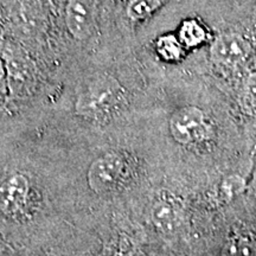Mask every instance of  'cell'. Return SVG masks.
<instances>
[{
	"instance_id": "5b68a950",
	"label": "cell",
	"mask_w": 256,
	"mask_h": 256,
	"mask_svg": "<svg viewBox=\"0 0 256 256\" xmlns=\"http://www.w3.org/2000/svg\"><path fill=\"white\" fill-rule=\"evenodd\" d=\"M66 24L69 34L78 40L92 36L95 28V10L92 0H68L66 6Z\"/></svg>"
},
{
	"instance_id": "4fadbf2b",
	"label": "cell",
	"mask_w": 256,
	"mask_h": 256,
	"mask_svg": "<svg viewBox=\"0 0 256 256\" xmlns=\"http://www.w3.org/2000/svg\"><path fill=\"white\" fill-rule=\"evenodd\" d=\"M243 188V182L238 177H230L224 180L222 184V192L228 197H232L238 194Z\"/></svg>"
},
{
	"instance_id": "ba28073f",
	"label": "cell",
	"mask_w": 256,
	"mask_h": 256,
	"mask_svg": "<svg viewBox=\"0 0 256 256\" xmlns=\"http://www.w3.org/2000/svg\"><path fill=\"white\" fill-rule=\"evenodd\" d=\"M223 256H256V242L247 232L230 236L224 244Z\"/></svg>"
},
{
	"instance_id": "3957f363",
	"label": "cell",
	"mask_w": 256,
	"mask_h": 256,
	"mask_svg": "<svg viewBox=\"0 0 256 256\" xmlns=\"http://www.w3.org/2000/svg\"><path fill=\"white\" fill-rule=\"evenodd\" d=\"M124 162L118 153L110 152L98 156L92 162L88 170V185L96 194L113 191L122 180Z\"/></svg>"
},
{
	"instance_id": "8fae6325",
	"label": "cell",
	"mask_w": 256,
	"mask_h": 256,
	"mask_svg": "<svg viewBox=\"0 0 256 256\" xmlns=\"http://www.w3.org/2000/svg\"><path fill=\"white\" fill-rule=\"evenodd\" d=\"M165 0H130L127 6V14L132 20H142L156 11Z\"/></svg>"
},
{
	"instance_id": "30bf717a",
	"label": "cell",
	"mask_w": 256,
	"mask_h": 256,
	"mask_svg": "<svg viewBox=\"0 0 256 256\" xmlns=\"http://www.w3.org/2000/svg\"><path fill=\"white\" fill-rule=\"evenodd\" d=\"M8 68V82L11 84L12 90L16 92H22L26 87V82L28 81L30 69L28 63L20 58V57H14V60L10 62Z\"/></svg>"
},
{
	"instance_id": "8992f818",
	"label": "cell",
	"mask_w": 256,
	"mask_h": 256,
	"mask_svg": "<svg viewBox=\"0 0 256 256\" xmlns=\"http://www.w3.org/2000/svg\"><path fill=\"white\" fill-rule=\"evenodd\" d=\"M30 183L22 174H11L0 183V210L14 216L23 210L28 200Z\"/></svg>"
},
{
	"instance_id": "7c38bea8",
	"label": "cell",
	"mask_w": 256,
	"mask_h": 256,
	"mask_svg": "<svg viewBox=\"0 0 256 256\" xmlns=\"http://www.w3.org/2000/svg\"><path fill=\"white\" fill-rule=\"evenodd\" d=\"M156 51L164 60L174 62L183 55V44L174 36H162L156 42Z\"/></svg>"
},
{
	"instance_id": "5bb4252c",
	"label": "cell",
	"mask_w": 256,
	"mask_h": 256,
	"mask_svg": "<svg viewBox=\"0 0 256 256\" xmlns=\"http://www.w3.org/2000/svg\"><path fill=\"white\" fill-rule=\"evenodd\" d=\"M246 94L256 104V72L249 74L246 80Z\"/></svg>"
},
{
	"instance_id": "7a4b0ae2",
	"label": "cell",
	"mask_w": 256,
	"mask_h": 256,
	"mask_svg": "<svg viewBox=\"0 0 256 256\" xmlns=\"http://www.w3.org/2000/svg\"><path fill=\"white\" fill-rule=\"evenodd\" d=\"M170 132L176 142L183 145L203 142L210 134L206 113L194 106L183 107L170 119Z\"/></svg>"
},
{
	"instance_id": "9a60e30c",
	"label": "cell",
	"mask_w": 256,
	"mask_h": 256,
	"mask_svg": "<svg viewBox=\"0 0 256 256\" xmlns=\"http://www.w3.org/2000/svg\"><path fill=\"white\" fill-rule=\"evenodd\" d=\"M5 250H6V244L4 243V241L0 238V255H2Z\"/></svg>"
},
{
	"instance_id": "52a82bcc",
	"label": "cell",
	"mask_w": 256,
	"mask_h": 256,
	"mask_svg": "<svg viewBox=\"0 0 256 256\" xmlns=\"http://www.w3.org/2000/svg\"><path fill=\"white\" fill-rule=\"evenodd\" d=\"M151 218L160 232H174L180 226V206L172 200H158L152 206Z\"/></svg>"
},
{
	"instance_id": "6da1fadb",
	"label": "cell",
	"mask_w": 256,
	"mask_h": 256,
	"mask_svg": "<svg viewBox=\"0 0 256 256\" xmlns=\"http://www.w3.org/2000/svg\"><path fill=\"white\" fill-rule=\"evenodd\" d=\"M122 101L124 88L120 83L110 75H100L82 89L75 110L87 119L100 120L113 113Z\"/></svg>"
},
{
	"instance_id": "277c9868",
	"label": "cell",
	"mask_w": 256,
	"mask_h": 256,
	"mask_svg": "<svg viewBox=\"0 0 256 256\" xmlns=\"http://www.w3.org/2000/svg\"><path fill=\"white\" fill-rule=\"evenodd\" d=\"M252 52L250 43L234 32L220 34L210 48L211 60L223 66H238L244 62Z\"/></svg>"
},
{
	"instance_id": "9c48e42d",
	"label": "cell",
	"mask_w": 256,
	"mask_h": 256,
	"mask_svg": "<svg viewBox=\"0 0 256 256\" xmlns=\"http://www.w3.org/2000/svg\"><path fill=\"white\" fill-rule=\"evenodd\" d=\"M179 40L188 48L200 46L206 40V31L196 20H186L179 30Z\"/></svg>"
}]
</instances>
